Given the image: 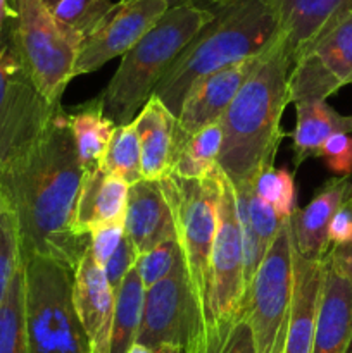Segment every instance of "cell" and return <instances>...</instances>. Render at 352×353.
<instances>
[{
	"instance_id": "obj_29",
	"label": "cell",
	"mask_w": 352,
	"mask_h": 353,
	"mask_svg": "<svg viewBox=\"0 0 352 353\" xmlns=\"http://www.w3.org/2000/svg\"><path fill=\"white\" fill-rule=\"evenodd\" d=\"M102 171L124 179L128 185L144 179L140 165V141L133 123L116 126L107 147Z\"/></svg>"
},
{
	"instance_id": "obj_2",
	"label": "cell",
	"mask_w": 352,
	"mask_h": 353,
	"mask_svg": "<svg viewBox=\"0 0 352 353\" xmlns=\"http://www.w3.org/2000/svg\"><path fill=\"white\" fill-rule=\"evenodd\" d=\"M292 61L285 41L276 34L257 65L221 117L223 145L217 168L233 186L252 183L271 168L285 131L282 116L289 100Z\"/></svg>"
},
{
	"instance_id": "obj_32",
	"label": "cell",
	"mask_w": 352,
	"mask_h": 353,
	"mask_svg": "<svg viewBox=\"0 0 352 353\" xmlns=\"http://www.w3.org/2000/svg\"><path fill=\"white\" fill-rule=\"evenodd\" d=\"M231 188H233L235 199L240 200V202L244 203L245 210H247L252 231H254L255 238H257L259 250H261L262 257H264L268 248L271 247L273 240H275L276 234H278L283 221L276 216L273 207H269L268 203L262 202V200L255 195L254 190H252V183H244V185L237 186L231 185Z\"/></svg>"
},
{
	"instance_id": "obj_11",
	"label": "cell",
	"mask_w": 352,
	"mask_h": 353,
	"mask_svg": "<svg viewBox=\"0 0 352 353\" xmlns=\"http://www.w3.org/2000/svg\"><path fill=\"white\" fill-rule=\"evenodd\" d=\"M345 85H352V9L328 24L293 62L289 100L326 102Z\"/></svg>"
},
{
	"instance_id": "obj_21",
	"label": "cell",
	"mask_w": 352,
	"mask_h": 353,
	"mask_svg": "<svg viewBox=\"0 0 352 353\" xmlns=\"http://www.w3.org/2000/svg\"><path fill=\"white\" fill-rule=\"evenodd\" d=\"M273 6L278 33L293 65L328 24L352 9V0H273Z\"/></svg>"
},
{
	"instance_id": "obj_10",
	"label": "cell",
	"mask_w": 352,
	"mask_h": 353,
	"mask_svg": "<svg viewBox=\"0 0 352 353\" xmlns=\"http://www.w3.org/2000/svg\"><path fill=\"white\" fill-rule=\"evenodd\" d=\"M204 326L206 321L179 257L164 279L145 290L141 323L135 343L150 350H157L162 345L185 350Z\"/></svg>"
},
{
	"instance_id": "obj_13",
	"label": "cell",
	"mask_w": 352,
	"mask_h": 353,
	"mask_svg": "<svg viewBox=\"0 0 352 353\" xmlns=\"http://www.w3.org/2000/svg\"><path fill=\"white\" fill-rule=\"evenodd\" d=\"M169 0H119L81 41L75 78L99 71L104 64L123 57L169 9Z\"/></svg>"
},
{
	"instance_id": "obj_12",
	"label": "cell",
	"mask_w": 352,
	"mask_h": 353,
	"mask_svg": "<svg viewBox=\"0 0 352 353\" xmlns=\"http://www.w3.org/2000/svg\"><path fill=\"white\" fill-rule=\"evenodd\" d=\"M244 250L233 188L221 172L217 226L209 265L207 323L244 314ZM206 323V324H207Z\"/></svg>"
},
{
	"instance_id": "obj_41",
	"label": "cell",
	"mask_w": 352,
	"mask_h": 353,
	"mask_svg": "<svg viewBox=\"0 0 352 353\" xmlns=\"http://www.w3.org/2000/svg\"><path fill=\"white\" fill-rule=\"evenodd\" d=\"M154 353H185V350L179 347H173V345H162L157 350H154Z\"/></svg>"
},
{
	"instance_id": "obj_23",
	"label": "cell",
	"mask_w": 352,
	"mask_h": 353,
	"mask_svg": "<svg viewBox=\"0 0 352 353\" xmlns=\"http://www.w3.org/2000/svg\"><path fill=\"white\" fill-rule=\"evenodd\" d=\"M338 133H352V116L337 112L326 102L295 103V128L290 133L295 168L307 159L320 157L324 141Z\"/></svg>"
},
{
	"instance_id": "obj_7",
	"label": "cell",
	"mask_w": 352,
	"mask_h": 353,
	"mask_svg": "<svg viewBox=\"0 0 352 353\" xmlns=\"http://www.w3.org/2000/svg\"><path fill=\"white\" fill-rule=\"evenodd\" d=\"M162 193L171 207L176 240L188 272L193 295L207 323L209 309V265L217 226V200L221 192V169L204 179H183L169 174L161 181Z\"/></svg>"
},
{
	"instance_id": "obj_30",
	"label": "cell",
	"mask_w": 352,
	"mask_h": 353,
	"mask_svg": "<svg viewBox=\"0 0 352 353\" xmlns=\"http://www.w3.org/2000/svg\"><path fill=\"white\" fill-rule=\"evenodd\" d=\"M113 6L110 0H61L50 12L66 33L83 41Z\"/></svg>"
},
{
	"instance_id": "obj_8",
	"label": "cell",
	"mask_w": 352,
	"mask_h": 353,
	"mask_svg": "<svg viewBox=\"0 0 352 353\" xmlns=\"http://www.w3.org/2000/svg\"><path fill=\"white\" fill-rule=\"evenodd\" d=\"M292 226L283 221L271 247L259 264L244 302L255 353H283L292 314Z\"/></svg>"
},
{
	"instance_id": "obj_27",
	"label": "cell",
	"mask_w": 352,
	"mask_h": 353,
	"mask_svg": "<svg viewBox=\"0 0 352 353\" xmlns=\"http://www.w3.org/2000/svg\"><path fill=\"white\" fill-rule=\"evenodd\" d=\"M185 353H255L245 312L207 323Z\"/></svg>"
},
{
	"instance_id": "obj_17",
	"label": "cell",
	"mask_w": 352,
	"mask_h": 353,
	"mask_svg": "<svg viewBox=\"0 0 352 353\" xmlns=\"http://www.w3.org/2000/svg\"><path fill=\"white\" fill-rule=\"evenodd\" d=\"M124 236L137 255H144L176 238L175 219L171 207L162 193L161 183L140 179L128 188Z\"/></svg>"
},
{
	"instance_id": "obj_28",
	"label": "cell",
	"mask_w": 352,
	"mask_h": 353,
	"mask_svg": "<svg viewBox=\"0 0 352 353\" xmlns=\"http://www.w3.org/2000/svg\"><path fill=\"white\" fill-rule=\"evenodd\" d=\"M0 353H30L24 307V264L17 269L0 305Z\"/></svg>"
},
{
	"instance_id": "obj_6",
	"label": "cell",
	"mask_w": 352,
	"mask_h": 353,
	"mask_svg": "<svg viewBox=\"0 0 352 353\" xmlns=\"http://www.w3.org/2000/svg\"><path fill=\"white\" fill-rule=\"evenodd\" d=\"M7 45L38 92L50 103H61L75 78L81 41L66 33L41 0H10Z\"/></svg>"
},
{
	"instance_id": "obj_3",
	"label": "cell",
	"mask_w": 352,
	"mask_h": 353,
	"mask_svg": "<svg viewBox=\"0 0 352 353\" xmlns=\"http://www.w3.org/2000/svg\"><path fill=\"white\" fill-rule=\"evenodd\" d=\"M213 12V19L175 59L150 95L175 117L193 83L259 55L278 34L273 0H231Z\"/></svg>"
},
{
	"instance_id": "obj_43",
	"label": "cell",
	"mask_w": 352,
	"mask_h": 353,
	"mask_svg": "<svg viewBox=\"0 0 352 353\" xmlns=\"http://www.w3.org/2000/svg\"><path fill=\"white\" fill-rule=\"evenodd\" d=\"M41 2H43V3H45V6H47V7H48V9H54V7H55V6H57V3H59V2H61V0H41Z\"/></svg>"
},
{
	"instance_id": "obj_5",
	"label": "cell",
	"mask_w": 352,
	"mask_h": 353,
	"mask_svg": "<svg viewBox=\"0 0 352 353\" xmlns=\"http://www.w3.org/2000/svg\"><path fill=\"white\" fill-rule=\"evenodd\" d=\"M23 264L30 353H92L72 302V272L40 255Z\"/></svg>"
},
{
	"instance_id": "obj_25",
	"label": "cell",
	"mask_w": 352,
	"mask_h": 353,
	"mask_svg": "<svg viewBox=\"0 0 352 353\" xmlns=\"http://www.w3.org/2000/svg\"><path fill=\"white\" fill-rule=\"evenodd\" d=\"M114 295H116V303H114L109 353H128L137 340L141 323V310H144L145 288L141 285L137 265L128 271Z\"/></svg>"
},
{
	"instance_id": "obj_18",
	"label": "cell",
	"mask_w": 352,
	"mask_h": 353,
	"mask_svg": "<svg viewBox=\"0 0 352 353\" xmlns=\"http://www.w3.org/2000/svg\"><path fill=\"white\" fill-rule=\"evenodd\" d=\"M352 195L351 178H331L317 190L304 209H295L290 217L295 250L311 261H321L330 250L328 230L338 207Z\"/></svg>"
},
{
	"instance_id": "obj_35",
	"label": "cell",
	"mask_w": 352,
	"mask_h": 353,
	"mask_svg": "<svg viewBox=\"0 0 352 353\" xmlns=\"http://www.w3.org/2000/svg\"><path fill=\"white\" fill-rule=\"evenodd\" d=\"M326 168L337 176L351 178L352 176V137L347 133H338L328 138L320 150Z\"/></svg>"
},
{
	"instance_id": "obj_36",
	"label": "cell",
	"mask_w": 352,
	"mask_h": 353,
	"mask_svg": "<svg viewBox=\"0 0 352 353\" xmlns=\"http://www.w3.org/2000/svg\"><path fill=\"white\" fill-rule=\"evenodd\" d=\"M124 238V223H113L97 228L90 234V252L97 264L104 269Z\"/></svg>"
},
{
	"instance_id": "obj_24",
	"label": "cell",
	"mask_w": 352,
	"mask_h": 353,
	"mask_svg": "<svg viewBox=\"0 0 352 353\" xmlns=\"http://www.w3.org/2000/svg\"><path fill=\"white\" fill-rule=\"evenodd\" d=\"M76 155L85 174L102 169L107 147L116 124L104 112L102 97L81 103L72 114H66Z\"/></svg>"
},
{
	"instance_id": "obj_34",
	"label": "cell",
	"mask_w": 352,
	"mask_h": 353,
	"mask_svg": "<svg viewBox=\"0 0 352 353\" xmlns=\"http://www.w3.org/2000/svg\"><path fill=\"white\" fill-rule=\"evenodd\" d=\"M179 257H182V252H179V245L176 238L162 241L161 245L152 248L147 254L138 255L135 265H137L144 288H152L155 283L164 279L171 272V269L175 268Z\"/></svg>"
},
{
	"instance_id": "obj_20",
	"label": "cell",
	"mask_w": 352,
	"mask_h": 353,
	"mask_svg": "<svg viewBox=\"0 0 352 353\" xmlns=\"http://www.w3.org/2000/svg\"><path fill=\"white\" fill-rule=\"evenodd\" d=\"M324 259V257H323ZM323 259L311 261L295 250L292 241L293 292L292 314L283 353H313L317 307L323 285Z\"/></svg>"
},
{
	"instance_id": "obj_16",
	"label": "cell",
	"mask_w": 352,
	"mask_h": 353,
	"mask_svg": "<svg viewBox=\"0 0 352 353\" xmlns=\"http://www.w3.org/2000/svg\"><path fill=\"white\" fill-rule=\"evenodd\" d=\"M323 264L313 353H352V285L328 255Z\"/></svg>"
},
{
	"instance_id": "obj_45",
	"label": "cell",
	"mask_w": 352,
	"mask_h": 353,
	"mask_svg": "<svg viewBox=\"0 0 352 353\" xmlns=\"http://www.w3.org/2000/svg\"><path fill=\"white\" fill-rule=\"evenodd\" d=\"M207 2H209V3H213L214 7H219V6H223V3H228V2H231V0H207Z\"/></svg>"
},
{
	"instance_id": "obj_1",
	"label": "cell",
	"mask_w": 352,
	"mask_h": 353,
	"mask_svg": "<svg viewBox=\"0 0 352 353\" xmlns=\"http://www.w3.org/2000/svg\"><path fill=\"white\" fill-rule=\"evenodd\" d=\"M81 183L83 169L62 110L35 147L0 172V192L19 228L21 261L40 255L76 271L90 247V238L72 230Z\"/></svg>"
},
{
	"instance_id": "obj_40",
	"label": "cell",
	"mask_w": 352,
	"mask_h": 353,
	"mask_svg": "<svg viewBox=\"0 0 352 353\" xmlns=\"http://www.w3.org/2000/svg\"><path fill=\"white\" fill-rule=\"evenodd\" d=\"M10 12V0H0V41H2V33H3V28H6V23L9 21Z\"/></svg>"
},
{
	"instance_id": "obj_42",
	"label": "cell",
	"mask_w": 352,
	"mask_h": 353,
	"mask_svg": "<svg viewBox=\"0 0 352 353\" xmlns=\"http://www.w3.org/2000/svg\"><path fill=\"white\" fill-rule=\"evenodd\" d=\"M128 353H154V350H150V348L144 347V345L140 343H133V347L128 350Z\"/></svg>"
},
{
	"instance_id": "obj_15",
	"label": "cell",
	"mask_w": 352,
	"mask_h": 353,
	"mask_svg": "<svg viewBox=\"0 0 352 353\" xmlns=\"http://www.w3.org/2000/svg\"><path fill=\"white\" fill-rule=\"evenodd\" d=\"M72 302L92 353H109L116 295L90 248L72 272Z\"/></svg>"
},
{
	"instance_id": "obj_44",
	"label": "cell",
	"mask_w": 352,
	"mask_h": 353,
	"mask_svg": "<svg viewBox=\"0 0 352 353\" xmlns=\"http://www.w3.org/2000/svg\"><path fill=\"white\" fill-rule=\"evenodd\" d=\"M7 209H9V207H7V202H6V199H3L2 192H0V214H2L3 210H7Z\"/></svg>"
},
{
	"instance_id": "obj_26",
	"label": "cell",
	"mask_w": 352,
	"mask_h": 353,
	"mask_svg": "<svg viewBox=\"0 0 352 353\" xmlns=\"http://www.w3.org/2000/svg\"><path fill=\"white\" fill-rule=\"evenodd\" d=\"M223 130L221 123L209 124L185 141L173 165L171 174L183 179H204L217 171Z\"/></svg>"
},
{
	"instance_id": "obj_19",
	"label": "cell",
	"mask_w": 352,
	"mask_h": 353,
	"mask_svg": "<svg viewBox=\"0 0 352 353\" xmlns=\"http://www.w3.org/2000/svg\"><path fill=\"white\" fill-rule=\"evenodd\" d=\"M131 123L140 141L141 178L161 181L171 174L176 159V117L161 100L150 97Z\"/></svg>"
},
{
	"instance_id": "obj_37",
	"label": "cell",
	"mask_w": 352,
	"mask_h": 353,
	"mask_svg": "<svg viewBox=\"0 0 352 353\" xmlns=\"http://www.w3.org/2000/svg\"><path fill=\"white\" fill-rule=\"evenodd\" d=\"M137 259V252L133 250V247H131V243L128 241V238L124 236L123 241L119 243V247H117V250L114 252L113 257H110L109 262L104 265V272H106V278L114 293L117 292V288H119L121 283H123L124 276H126L128 271L133 268Z\"/></svg>"
},
{
	"instance_id": "obj_33",
	"label": "cell",
	"mask_w": 352,
	"mask_h": 353,
	"mask_svg": "<svg viewBox=\"0 0 352 353\" xmlns=\"http://www.w3.org/2000/svg\"><path fill=\"white\" fill-rule=\"evenodd\" d=\"M21 264L19 228L16 216L7 209L0 214V305Z\"/></svg>"
},
{
	"instance_id": "obj_31",
	"label": "cell",
	"mask_w": 352,
	"mask_h": 353,
	"mask_svg": "<svg viewBox=\"0 0 352 353\" xmlns=\"http://www.w3.org/2000/svg\"><path fill=\"white\" fill-rule=\"evenodd\" d=\"M252 190L262 202L273 207L282 221L290 219L295 212V181L292 172L286 169H275L273 165L264 169L252 181Z\"/></svg>"
},
{
	"instance_id": "obj_4",
	"label": "cell",
	"mask_w": 352,
	"mask_h": 353,
	"mask_svg": "<svg viewBox=\"0 0 352 353\" xmlns=\"http://www.w3.org/2000/svg\"><path fill=\"white\" fill-rule=\"evenodd\" d=\"M213 16V10L192 2L169 6L164 16L121 57L119 68L100 95L104 112L116 126L135 119L169 65Z\"/></svg>"
},
{
	"instance_id": "obj_39",
	"label": "cell",
	"mask_w": 352,
	"mask_h": 353,
	"mask_svg": "<svg viewBox=\"0 0 352 353\" xmlns=\"http://www.w3.org/2000/svg\"><path fill=\"white\" fill-rule=\"evenodd\" d=\"M328 257L333 261V264L344 272L352 285V243L342 245V247H330Z\"/></svg>"
},
{
	"instance_id": "obj_9",
	"label": "cell",
	"mask_w": 352,
	"mask_h": 353,
	"mask_svg": "<svg viewBox=\"0 0 352 353\" xmlns=\"http://www.w3.org/2000/svg\"><path fill=\"white\" fill-rule=\"evenodd\" d=\"M61 112V103L38 92L9 45L0 41V172L28 154Z\"/></svg>"
},
{
	"instance_id": "obj_14",
	"label": "cell",
	"mask_w": 352,
	"mask_h": 353,
	"mask_svg": "<svg viewBox=\"0 0 352 353\" xmlns=\"http://www.w3.org/2000/svg\"><path fill=\"white\" fill-rule=\"evenodd\" d=\"M264 52V50H262ZM261 52V54H262ZM261 54L207 74L192 85L182 103L176 123L179 133V150L192 134L209 124L219 123L237 93L257 65ZM179 154V152H178ZM178 157V155H176Z\"/></svg>"
},
{
	"instance_id": "obj_22",
	"label": "cell",
	"mask_w": 352,
	"mask_h": 353,
	"mask_svg": "<svg viewBox=\"0 0 352 353\" xmlns=\"http://www.w3.org/2000/svg\"><path fill=\"white\" fill-rule=\"evenodd\" d=\"M128 185L124 179L107 174L102 169L83 172L81 190L76 203L72 230L79 236H88L97 228L124 223L128 203Z\"/></svg>"
},
{
	"instance_id": "obj_38",
	"label": "cell",
	"mask_w": 352,
	"mask_h": 353,
	"mask_svg": "<svg viewBox=\"0 0 352 353\" xmlns=\"http://www.w3.org/2000/svg\"><path fill=\"white\" fill-rule=\"evenodd\" d=\"M330 247H342L352 243V195L338 207L328 230Z\"/></svg>"
}]
</instances>
